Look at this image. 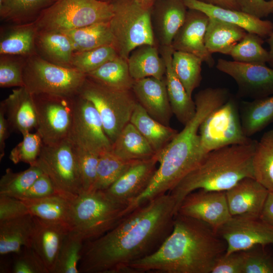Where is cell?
<instances>
[{
	"mask_svg": "<svg viewBox=\"0 0 273 273\" xmlns=\"http://www.w3.org/2000/svg\"><path fill=\"white\" fill-rule=\"evenodd\" d=\"M239 10L262 19L273 13V6L270 1L234 0Z\"/></svg>",
	"mask_w": 273,
	"mask_h": 273,
	"instance_id": "53",
	"label": "cell"
},
{
	"mask_svg": "<svg viewBox=\"0 0 273 273\" xmlns=\"http://www.w3.org/2000/svg\"><path fill=\"white\" fill-rule=\"evenodd\" d=\"M269 191L255 178L246 177L225 195L232 216L260 218Z\"/></svg>",
	"mask_w": 273,
	"mask_h": 273,
	"instance_id": "19",
	"label": "cell"
},
{
	"mask_svg": "<svg viewBox=\"0 0 273 273\" xmlns=\"http://www.w3.org/2000/svg\"><path fill=\"white\" fill-rule=\"evenodd\" d=\"M225 241L211 226L177 213L173 228L159 249L132 263L130 273H211L224 254Z\"/></svg>",
	"mask_w": 273,
	"mask_h": 273,
	"instance_id": "2",
	"label": "cell"
},
{
	"mask_svg": "<svg viewBox=\"0 0 273 273\" xmlns=\"http://www.w3.org/2000/svg\"><path fill=\"white\" fill-rule=\"evenodd\" d=\"M14 254L12 272L50 273L40 256L31 247H24Z\"/></svg>",
	"mask_w": 273,
	"mask_h": 273,
	"instance_id": "48",
	"label": "cell"
},
{
	"mask_svg": "<svg viewBox=\"0 0 273 273\" xmlns=\"http://www.w3.org/2000/svg\"><path fill=\"white\" fill-rule=\"evenodd\" d=\"M22 135V141L12 150L9 158L15 164L24 162L33 166L40 153L42 139L37 132H28Z\"/></svg>",
	"mask_w": 273,
	"mask_h": 273,
	"instance_id": "45",
	"label": "cell"
},
{
	"mask_svg": "<svg viewBox=\"0 0 273 273\" xmlns=\"http://www.w3.org/2000/svg\"><path fill=\"white\" fill-rule=\"evenodd\" d=\"M10 130L22 135L37 126V116L33 95L24 86L13 89L1 102Z\"/></svg>",
	"mask_w": 273,
	"mask_h": 273,
	"instance_id": "23",
	"label": "cell"
},
{
	"mask_svg": "<svg viewBox=\"0 0 273 273\" xmlns=\"http://www.w3.org/2000/svg\"><path fill=\"white\" fill-rule=\"evenodd\" d=\"M273 6V0H269Z\"/></svg>",
	"mask_w": 273,
	"mask_h": 273,
	"instance_id": "60",
	"label": "cell"
},
{
	"mask_svg": "<svg viewBox=\"0 0 273 273\" xmlns=\"http://www.w3.org/2000/svg\"><path fill=\"white\" fill-rule=\"evenodd\" d=\"M158 163V153L150 159L135 162L103 191L115 202L127 207L146 189L157 170Z\"/></svg>",
	"mask_w": 273,
	"mask_h": 273,
	"instance_id": "17",
	"label": "cell"
},
{
	"mask_svg": "<svg viewBox=\"0 0 273 273\" xmlns=\"http://www.w3.org/2000/svg\"><path fill=\"white\" fill-rule=\"evenodd\" d=\"M135 1L143 4H149V3H152L154 2L152 1V0H135Z\"/></svg>",
	"mask_w": 273,
	"mask_h": 273,
	"instance_id": "58",
	"label": "cell"
},
{
	"mask_svg": "<svg viewBox=\"0 0 273 273\" xmlns=\"http://www.w3.org/2000/svg\"><path fill=\"white\" fill-rule=\"evenodd\" d=\"M37 54L52 63L72 67L75 50L70 38L63 32L38 31L36 38Z\"/></svg>",
	"mask_w": 273,
	"mask_h": 273,
	"instance_id": "28",
	"label": "cell"
},
{
	"mask_svg": "<svg viewBox=\"0 0 273 273\" xmlns=\"http://www.w3.org/2000/svg\"><path fill=\"white\" fill-rule=\"evenodd\" d=\"M111 151L120 158L128 161L146 160L157 154L130 122L112 143Z\"/></svg>",
	"mask_w": 273,
	"mask_h": 273,
	"instance_id": "32",
	"label": "cell"
},
{
	"mask_svg": "<svg viewBox=\"0 0 273 273\" xmlns=\"http://www.w3.org/2000/svg\"><path fill=\"white\" fill-rule=\"evenodd\" d=\"M247 32L236 25L209 17L205 44L211 54L219 53L230 55L234 46L243 38Z\"/></svg>",
	"mask_w": 273,
	"mask_h": 273,
	"instance_id": "31",
	"label": "cell"
},
{
	"mask_svg": "<svg viewBox=\"0 0 273 273\" xmlns=\"http://www.w3.org/2000/svg\"><path fill=\"white\" fill-rule=\"evenodd\" d=\"M78 95L93 104L101 117L105 131L112 143L130 122L138 103L132 89L112 88L87 76Z\"/></svg>",
	"mask_w": 273,
	"mask_h": 273,
	"instance_id": "9",
	"label": "cell"
},
{
	"mask_svg": "<svg viewBox=\"0 0 273 273\" xmlns=\"http://www.w3.org/2000/svg\"><path fill=\"white\" fill-rule=\"evenodd\" d=\"M203 62L200 58L191 53L174 51L172 54L171 64L174 72L191 98L202 79Z\"/></svg>",
	"mask_w": 273,
	"mask_h": 273,
	"instance_id": "39",
	"label": "cell"
},
{
	"mask_svg": "<svg viewBox=\"0 0 273 273\" xmlns=\"http://www.w3.org/2000/svg\"><path fill=\"white\" fill-rule=\"evenodd\" d=\"M136 161L124 160L111 150L100 154L94 190H106Z\"/></svg>",
	"mask_w": 273,
	"mask_h": 273,
	"instance_id": "40",
	"label": "cell"
},
{
	"mask_svg": "<svg viewBox=\"0 0 273 273\" xmlns=\"http://www.w3.org/2000/svg\"><path fill=\"white\" fill-rule=\"evenodd\" d=\"M34 217L30 213L0 221V254L16 253L31 246Z\"/></svg>",
	"mask_w": 273,
	"mask_h": 273,
	"instance_id": "26",
	"label": "cell"
},
{
	"mask_svg": "<svg viewBox=\"0 0 273 273\" xmlns=\"http://www.w3.org/2000/svg\"><path fill=\"white\" fill-rule=\"evenodd\" d=\"M243 251L223 254L215 262L211 273H243Z\"/></svg>",
	"mask_w": 273,
	"mask_h": 273,
	"instance_id": "51",
	"label": "cell"
},
{
	"mask_svg": "<svg viewBox=\"0 0 273 273\" xmlns=\"http://www.w3.org/2000/svg\"><path fill=\"white\" fill-rule=\"evenodd\" d=\"M260 219L273 225V192H269Z\"/></svg>",
	"mask_w": 273,
	"mask_h": 273,
	"instance_id": "55",
	"label": "cell"
},
{
	"mask_svg": "<svg viewBox=\"0 0 273 273\" xmlns=\"http://www.w3.org/2000/svg\"><path fill=\"white\" fill-rule=\"evenodd\" d=\"M252 167L254 178L269 192H273V129L257 141Z\"/></svg>",
	"mask_w": 273,
	"mask_h": 273,
	"instance_id": "38",
	"label": "cell"
},
{
	"mask_svg": "<svg viewBox=\"0 0 273 273\" xmlns=\"http://www.w3.org/2000/svg\"><path fill=\"white\" fill-rule=\"evenodd\" d=\"M86 75L73 67L50 62L37 54L26 58L23 70L24 86L32 94L75 97Z\"/></svg>",
	"mask_w": 273,
	"mask_h": 273,
	"instance_id": "7",
	"label": "cell"
},
{
	"mask_svg": "<svg viewBox=\"0 0 273 273\" xmlns=\"http://www.w3.org/2000/svg\"><path fill=\"white\" fill-rule=\"evenodd\" d=\"M217 232L226 243V255L273 244V225L260 218L232 216Z\"/></svg>",
	"mask_w": 273,
	"mask_h": 273,
	"instance_id": "15",
	"label": "cell"
},
{
	"mask_svg": "<svg viewBox=\"0 0 273 273\" xmlns=\"http://www.w3.org/2000/svg\"><path fill=\"white\" fill-rule=\"evenodd\" d=\"M33 217L31 247L40 256L50 273H54L60 250L71 229L62 223Z\"/></svg>",
	"mask_w": 273,
	"mask_h": 273,
	"instance_id": "22",
	"label": "cell"
},
{
	"mask_svg": "<svg viewBox=\"0 0 273 273\" xmlns=\"http://www.w3.org/2000/svg\"><path fill=\"white\" fill-rule=\"evenodd\" d=\"M208 21L209 17L203 12L188 9L185 22L175 34L171 47L174 51L195 55L212 67L215 61L205 44Z\"/></svg>",
	"mask_w": 273,
	"mask_h": 273,
	"instance_id": "18",
	"label": "cell"
},
{
	"mask_svg": "<svg viewBox=\"0 0 273 273\" xmlns=\"http://www.w3.org/2000/svg\"><path fill=\"white\" fill-rule=\"evenodd\" d=\"M153 3L143 4L135 0L111 2L113 15L109 23L113 46L119 56L127 60L131 52L140 46H157L151 23Z\"/></svg>",
	"mask_w": 273,
	"mask_h": 273,
	"instance_id": "5",
	"label": "cell"
},
{
	"mask_svg": "<svg viewBox=\"0 0 273 273\" xmlns=\"http://www.w3.org/2000/svg\"><path fill=\"white\" fill-rule=\"evenodd\" d=\"M239 108L243 130L247 136L250 138L273 121V95L243 101Z\"/></svg>",
	"mask_w": 273,
	"mask_h": 273,
	"instance_id": "33",
	"label": "cell"
},
{
	"mask_svg": "<svg viewBox=\"0 0 273 273\" xmlns=\"http://www.w3.org/2000/svg\"><path fill=\"white\" fill-rule=\"evenodd\" d=\"M204 3L223 8L240 10L234 0H200Z\"/></svg>",
	"mask_w": 273,
	"mask_h": 273,
	"instance_id": "56",
	"label": "cell"
},
{
	"mask_svg": "<svg viewBox=\"0 0 273 273\" xmlns=\"http://www.w3.org/2000/svg\"><path fill=\"white\" fill-rule=\"evenodd\" d=\"M132 90L138 102L152 118L169 126L172 112L165 78L148 77L134 80Z\"/></svg>",
	"mask_w": 273,
	"mask_h": 273,
	"instance_id": "21",
	"label": "cell"
},
{
	"mask_svg": "<svg viewBox=\"0 0 273 273\" xmlns=\"http://www.w3.org/2000/svg\"><path fill=\"white\" fill-rule=\"evenodd\" d=\"M257 144L252 140L206 154L168 192L175 201L176 214L184 198L194 191H226L245 178H254L252 160Z\"/></svg>",
	"mask_w": 273,
	"mask_h": 273,
	"instance_id": "4",
	"label": "cell"
},
{
	"mask_svg": "<svg viewBox=\"0 0 273 273\" xmlns=\"http://www.w3.org/2000/svg\"><path fill=\"white\" fill-rule=\"evenodd\" d=\"M216 68L231 77L238 86V96L252 100L273 95V68L219 59Z\"/></svg>",
	"mask_w": 273,
	"mask_h": 273,
	"instance_id": "14",
	"label": "cell"
},
{
	"mask_svg": "<svg viewBox=\"0 0 273 273\" xmlns=\"http://www.w3.org/2000/svg\"><path fill=\"white\" fill-rule=\"evenodd\" d=\"M19 199L23 202L33 216L70 228L71 201L58 194L37 199Z\"/></svg>",
	"mask_w": 273,
	"mask_h": 273,
	"instance_id": "34",
	"label": "cell"
},
{
	"mask_svg": "<svg viewBox=\"0 0 273 273\" xmlns=\"http://www.w3.org/2000/svg\"><path fill=\"white\" fill-rule=\"evenodd\" d=\"M227 89L208 87L195 96L196 111L183 129L159 153L158 167L146 189L127 207L131 212L155 198L168 193L205 156L199 133L205 118L230 98Z\"/></svg>",
	"mask_w": 273,
	"mask_h": 273,
	"instance_id": "3",
	"label": "cell"
},
{
	"mask_svg": "<svg viewBox=\"0 0 273 273\" xmlns=\"http://www.w3.org/2000/svg\"><path fill=\"white\" fill-rule=\"evenodd\" d=\"M37 116L36 132L43 144L68 138L73 119L74 98L32 94Z\"/></svg>",
	"mask_w": 273,
	"mask_h": 273,
	"instance_id": "12",
	"label": "cell"
},
{
	"mask_svg": "<svg viewBox=\"0 0 273 273\" xmlns=\"http://www.w3.org/2000/svg\"><path fill=\"white\" fill-rule=\"evenodd\" d=\"M175 214V202L168 193L136 208L103 236L84 242L79 273H130L132 263L161 246Z\"/></svg>",
	"mask_w": 273,
	"mask_h": 273,
	"instance_id": "1",
	"label": "cell"
},
{
	"mask_svg": "<svg viewBox=\"0 0 273 273\" xmlns=\"http://www.w3.org/2000/svg\"><path fill=\"white\" fill-rule=\"evenodd\" d=\"M73 145L99 155L111 150L101 117L93 104L78 95L74 98L72 125L68 137Z\"/></svg>",
	"mask_w": 273,
	"mask_h": 273,
	"instance_id": "13",
	"label": "cell"
},
{
	"mask_svg": "<svg viewBox=\"0 0 273 273\" xmlns=\"http://www.w3.org/2000/svg\"><path fill=\"white\" fill-rule=\"evenodd\" d=\"M57 194L54 185L48 176L43 173L19 198L37 199Z\"/></svg>",
	"mask_w": 273,
	"mask_h": 273,
	"instance_id": "52",
	"label": "cell"
},
{
	"mask_svg": "<svg viewBox=\"0 0 273 273\" xmlns=\"http://www.w3.org/2000/svg\"><path fill=\"white\" fill-rule=\"evenodd\" d=\"M113 15L111 3L99 0H56L33 23L38 31H64L109 22Z\"/></svg>",
	"mask_w": 273,
	"mask_h": 273,
	"instance_id": "8",
	"label": "cell"
},
{
	"mask_svg": "<svg viewBox=\"0 0 273 273\" xmlns=\"http://www.w3.org/2000/svg\"><path fill=\"white\" fill-rule=\"evenodd\" d=\"M158 48L166 65L165 80L172 113L178 121L185 125L196 113L195 101L188 95L172 68L171 61L173 49L171 46H159Z\"/></svg>",
	"mask_w": 273,
	"mask_h": 273,
	"instance_id": "25",
	"label": "cell"
},
{
	"mask_svg": "<svg viewBox=\"0 0 273 273\" xmlns=\"http://www.w3.org/2000/svg\"><path fill=\"white\" fill-rule=\"evenodd\" d=\"M60 32L70 38L75 52L88 51L104 46H113V44L109 21Z\"/></svg>",
	"mask_w": 273,
	"mask_h": 273,
	"instance_id": "35",
	"label": "cell"
},
{
	"mask_svg": "<svg viewBox=\"0 0 273 273\" xmlns=\"http://www.w3.org/2000/svg\"><path fill=\"white\" fill-rule=\"evenodd\" d=\"M43 173L35 165L19 172L7 169L0 180V195L19 198Z\"/></svg>",
	"mask_w": 273,
	"mask_h": 273,
	"instance_id": "43",
	"label": "cell"
},
{
	"mask_svg": "<svg viewBox=\"0 0 273 273\" xmlns=\"http://www.w3.org/2000/svg\"><path fill=\"white\" fill-rule=\"evenodd\" d=\"M56 1L3 0L0 3L1 19L13 24L33 23Z\"/></svg>",
	"mask_w": 273,
	"mask_h": 273,
	"instance_id": "36",
	"label": "cell"
},
{
	"mask_svg": "<svg viewBox=\"0 0 273 273\" xmlns=\"http://www.w3.org/2000/svg\"><path fill=\"white\" fill-rule=\"evenodd\" d=\"M188 8L184 0H156L151 11V23L158 47L171 46L185 22Z\"/></svg>",
	"mask_w": 273,
	"mask_h": 273,
	"instance_id": "20",
	"label": "cell"
},
{
	"mask_svg": "<svg viewBox=\"0 0 273 273\" xmlns=\"http://www.w3.org/2000/svg\"><path fill=\"white\" fill-rule=\"evenodd\" d=\"M34 165L48 176L58 195L72 201L83 192L74 147L69 138L43 143Z\"/></svg>",
	"mask_w": 273,
	"mask_h": 273,
	"instance_id": "10",
	"label": "cell"
},
{
	"mask_svg": "<svg viewBox=\"0 0 273 273\" xmlns=\"http://www.w3.org/2000/svg\"><path fill=\"white\" fill-rule=\"evenodd\" d=\"M26 58L11 55H1V87H22L23 70Z\"/></svg>",
	"mask_w": 273,
	"mask_h": 273,
	"instance_id": "46",
	"label": "cell"
},
{
	"mask_svg": "<svg viewBox=\"0 0 273 273\" xmlns=\"http://www.w3.org/2000/svg\"><path fill=\"white\" fill-rule=\"evenodd\" d=\"M3 0H0V3H1L3 2Z\"/></svg>",
	"mask_w": 273,
	"mask_h": 273,
	"instance_id": "61",
	"label": "cell"
},
{
	"mask_svg": "<svg viewBox=\"0 0 273 273\" xmlns=\"http://www.w3.org/2000/svg\"><path fill=\"white\" fill-rule=\"evenodd\" d=\"M86 75L105 85L120 90H131L134 81L129 72L127 60L119 55Z\"/></svg>",
	"mask_w": 273,
	"mask_h": 273,
	"instance_id": "37",
	"label": "cell"
},
{
	"mask_svg": "<svg viewBox=\"0 0 273 273\" xmlns=\"http://www.w3.org/2000/svg\"><path fill=\"white\" fill-rule=\"evenodd\" d=\"M129 72L134 80L148 77L165 78L166 65L157 46L144 44L134 49L128 59Z\"/></svg>",
	"mask_w": 273,
	"mask_h": 273,
	"instance_id": "29",
	"label": "cell"
},
{
	"mask_svg": "<svg viewBox=\"0 0 273 273\" xmlns=\"http://www.w3.org/2000/svg\"><path fill=\"white\" fill-rule=\"evenodd\" d=\"M126 208L103 191H83L71 201V230L79 234L85 242L97 239L120 222Z\"/></svg>",
	"mask_w": 273,
	"mask_h": 273,
	"instance_id": "6",
	"label": "cell"
},
{
	"mask_svg": "<svg viewBox=\"0 0 273 273\" xmlns=\"http://www.w3.org/2000/svg\"><path fill=\"white\" fill-rule=\"evenodd\" d=\"M29 213L21 200L0 195V221L11 219Z\"/></svg>",
	"mask_w": 273,
	"mask_h": 273,
	"instance_id": "50",
	"label": "cell"
},
{
	"mask_svg": "<svg viewBox=\"0 0 273 273\" xmlns=\"http://www.w3.org/2000/svg\"><path fill=\"white\" fill-rule=\"evenodd\" d=\"M1 31V55L27 58L37 54L36 38L38 31L33 22L13 24Z\"/></svg>",
	"mask_w": 273,
	"mask_h": 273,
	"instance_id": "27",
	"label": "cell"
},
{
	"mask_svg": "<svg viewBox=\"0 0 273 273\" xmlns=\"http://www.w3.org/2000/svg\"><path fill=\"white\" fill-rule=\"evenodd\" d=\"M188 9L200 11L209 17L216 18L239 26L246 32L262 38L273 32V23L262 20L240 10L229 9L204 3L200 0H184Z\"/></svg>",
	"mask_w": 273,
	"mask_h": 273,
	"instance_id": "24",
	"label": "cell"
},
{
	"mask_svg": "<svg viewBox=\"0 0 273 273\" xmlns=\"http://www.w3.org/2000/svg\"><path fill=\"white\" fill-rule=\"evenodd\" d=\"M10 129L4 110L0 107V158L5 154V142L10 135Z\"/></svg>",
	"mask_w": 273,
	"mask_h": 273,
	"instance_id": "54",
	"label": "cell"
},
{
	"mask_svg": "<svg viewBox=\"0 0 273 273\" xmlns=\"http://www.w3.org/2000/svg\"><path fill=\"white\" fill-rule=\"evenodd\" d=\"M201 150L204 155L224 147L249 143L242 127L240 108L232 97L212 111L199 130Z\"/></svg>",
	"mask_w": 273,
	"mask_h": 273,
	"instance_id": "11",
	"label": "cell"
},
{
	"mask_svg": "<svg viewBox=\"0 0 273 273\" xmlns=\"http://www.w3.org/2000/svg\"><path fill=\"white\" fill-rule=\"evenodd\" d=\"M118 56L112 45L104 46L83 52H75L71 66L85 75Z\"/></svg>",
	"mask_w": 273,
	"mask_h": 273,
	"instance_id": "44",
	"label": "cell"
},
{
	"mask_svg": "<svg viewBox=\"0 0 273 273\" xmlns=\"http://www.w3.org/2000/svg\"><path fill=\"white\" fill-rule=\"evenodd\" d=\"M177 213L203 221L216 232L232 217L225 191H194L184 198Z\"/></svg>",
	"mask_w": 273,
	"mask_h": 273,
	"instance_id": "16",
	"label": "cell"
},
{
	"mask_svg": "<svg viewBox=\"0 0 273 273\" xmlns=\"http://www.w3.org/2000/svg\"><path fill=\"white\" fill-rule=\"evenodd\" d=\"M74 147L83 191L94 190L100 155L75 146Z\"/></svg>",
	"mask_w": 273,
	"mask_h": 273,
	"instance_id": "47",
	"label": "cell"
},
{
	"mask_svg": "<svg viewBox=\"0 0 273 273\" xmlns=\"http://www.w3.org/2000/svg\"><path fill=\"white\" fill-rule=\"evenodd\" d=\"M263 38L256 34L247 32L234 46L230 55L236 62L265 65L268 62L269 53L262 46Z\"/></svg>",
	"mask_w": 273,
	"mask_h": 273,
	"instance_id": "42",
	"label": "cell"
},
{
	"mask_svg": "<svg viewBox=\"0 0 273 273\" xmlns=\"http://www.w3.org/2000/svg\"><path fill=\"white\" fill-rule=\"evenodd\" d=\"M102 2H106V3H111L114 0H99Z\"/></svg>",
	"mask_w": 273,
	"mask_h": 273,
	"instance_id": "59",
	"label": "cell"
},
{
	"mask_svg": "<svg viewBox=\"0 0 273 273\" xmlns=\"http://www.w3.org/2000/svg\"><path fill=\"white\" fill-rule=\"evenodd\" d=\"M267 42L269 47V60L268 63L269 66L273 68V32L270 35L267 37Z\"/></svg>",
	"mask_w": 273,
	"mask_h": 273,
	"instance_id": "57",
	"label": "cell"
},
{
	"mask_svg": "<svg viewBox=\"0 0 273 273\" xmlns=\"http://www.w3.org/2000/svg\"><path fill=\"white\" fill-rule=\"evenodd\" d=\"M84 242L79 234L70 231L60 250L54 273H79Z\"/></svg>",
	"mask_w": 273,
	"mask_h": 273,
	"instance_id": "41",
	"label": "cell"
},
{
	"mask_svg": "<svg viewBox=\"0 0 273 273\" xmlns=\"http://www.w3.org/2000/svg\"><path fill=\"white\" fill-rule=\"evenodd\" d=\"M243 273H273V260L263 253L243 251Z\"/></svg>",
	"mask_w": 273,
	"mask_h": 273,
	"instance_id": "49",
	"label": "cell"
},
{
	"mask_svg": "<svg viewBox=\"0 0 273 273\" xmlns=\"http://www.w3.org/2000/svg\"><path fill=\"white\" fill-rule=\"evenodd\" d=\"M155 1H156V0H152V1H153V2Z\"/></svg>",
	"mask_w": 273,
	"mask_h": 273,
	"instance_id": "62",
	"label": "cell"
},
{
	"mask_svg": "<svg viewBox=\"0 0 273 273\" xmlns=\"http://www.w3.org/2000/svg\"><path fill=\"white\" fill-rule=\"evenodd\" d=\"M131 122L144 136L156 153H160L178 131L152 118L138 102L131 115Z\"/></svg>",
	"mask_w": 273,
	"mask_h": 273,
	"instance_id": "30",
	"label": "cell"
}]
</instances>
